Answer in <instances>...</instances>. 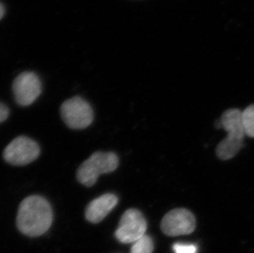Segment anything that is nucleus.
<instances>
[{
  "instance_id": "1",
  "label": "nucleus",
  "mask_w": 254,
  "mask_h": 253,
  "mask_svg": "<svg viewBox=\"0 0 254 253\" xmlns=\"http://www.w3.org/2000/svg\"><path fill=\"white\" fill-rule=\"evenodd\" d=\"M53 221V211L49 201L42 196L33 195L20 204L17 226L29 237H38L48 231Z\"/></svg>"
},
{
  "instance_id": "2",
  "label": "nucleus",
  "mask_w": 254,
  "mask_h": 253,
  "mask_svg": "<svg viewBox=\"0 0 254 253\" xmlns=\"http://www.w3.org/2000/svg\"><path fill=\"white\" fill-rule=\"evenodd\" d=\"M218 123V127H223L227 131V136L216 146V155L221 160H230L240 152L244 144L245 131L242 112L238 109L226 110Z\"/></svg>"
},
{
  "instance_id": "3",
  "label": "nucleus",
  "mask_w": 254,
  "mask_h": 253,
  "mask_svg": "<svg viewBox=\"0 0 254 253\" xmlns=\"http://www.w3.org/2000/svg\"><path fill=\"white\" fill-rule=\"evenodd\" d=\"M119 165V158L114 152L97 151L80 165L77 172V180L86 187H92L99 176L113 172Z\"/></svg>"
},
{
  "instance_id": "4",
  "label": "nucleus",
  "mask_w": 254,
  "mask_h": 253,
  "mask_svg": "<svg viewBox=\"0 0 254 253\" xmlns=\"http://www.w3.org/2000/svg\"><path fill=\"white\" fill-rule=\"evenodd\" d=\"M60 111L64 122L70 128H86L93 121L92 108L79 96H75L63 103Z\"/></svg>"
},
{
  "instance_id": "5",
  "label": "nucleus",
  "mask_w": 254,
  "mask_h": 253,
  "mask_svg": "<svg viewBox=\"0 0 254 253\" xmlns=\"http://www.w3.org/2000/svg\"><path fill=\"white\" fill-rule=\"evenodd\" d=\"M146 229L147 223L142 213L137 209H128L120 219L115 237L122 244H132L146 235Z\"/></svg>"
},
{
  "instance_id": "6",
  "label": "nucleus",
  "mask_w": 254,
  "mask_h": 253,
  "mask_svg": "<svg viewBox=\"0 0 254 253\" xmlns=\"http://www.w3.org/2000/svg\"><path fill=\"white\" fill-rule=\"evenodd\" d=\"M40 155L38 144L27 136H18L10 142L3 151L6 162L15 166H22L33 162Z\"/></svg>"
},
{
  "instance_id": "7",
  "label": "nucleus",
  "mask_w": 254,
  "mask_h": 253,
  "mask_svg": "<svg viewBox=\"0 0 254 253\" xmlns=\"http://www.w3.org/2000/svg\"><path fill=\"white\" fill-rule=\"evenodd\" d=\"M161 229L167 236L188 235L196 229V219L190 210L176 208L166 213L161 220Z\"/></svg>"
},
{
  "instance_id": "8",
  "label": "nucleus",
  "mask_w": 254,
  "mask_h": 253,
  "mask_svg": "<svg viewBox=\"0 0 254 253\" xmlns=\"http://www.w3.org/2000/svg\"><path fill=\"white\" fill-rule=\"evenodd\" d=\"M15 100L21 106L31 105L41 93V82L33 72L20 73L12 83Z\"/></svg>"
},
{
  "instance_id": "9",
  "label": "nucleus",
  "mask_w": 254,
  "mask_h": 253,
  "mask_svg": "<svg viewBox=\"0 0 254 253\" xmlns=\"http://www.w3.org/2000/svg\"><path fill=\"white\" fill-rule=\"evenodd\" d=\"M118 202L117 196L112 193L104 194L94 199L89 203L85 211L86 220L93 224L101 222L116 206Z\"/></svg>"
},
{
  "instance_id": "10",
  "label": "nucleus",
  "mask_w": 254,
  "mask_h": 253,
  "mask_svg": "<svg viewBox=\"0 0 254 253\" xmlns=\"http://www.w3.org/2000/svg\"><path fill=\"white\" fill-rule=\"evenodd\" d=\"M242 122L245 135L254 138V105H249L243 111Z\"/></svg>"
},
{
  "instance_id": "11",
  "label": "nucleus",
  "mask_w": 254,
  "mask_h": 253,
  "mask_svg": "<svg viewBox=\"0 0 254 253\" xmlns=\"http://www.w3.org/2000/svg\"><path fill=\"white\" fill-rule=\"evenodd\" d=\"M153 250V240L148 235H144L139 240L133 243L130 253H152Z\"/></svg>"
},
{
  "instance_id": "12",
  "label": "nucleus",
  "mask_w": 254,
  "mask_h": 253,
  "mask_svg": "<svg viewBox=\"0 0 254 253\" xmlns=\"http://www.w3.org/2000/svg\"><path fill=\"white\" fill-rule=\"evenodd\" d=\"M175 253H197V248L193 244H175L173 246Z\"/></svg>"
},
{
  "instance_id": "13",
  "label": "nucleus",
  "mask_w": 254,
  "mask_h": 253,
  "mask_svg": "<svg viewBox=\"0 0 254 253\" xmlns=\"http://www.w3.org/2000/svg\"><path fill=\"white\" fill-rule=\"evenodd\" d=\"M8 115H9L8 108L3 104L0 103V123H2L7 120Z\"/></svg>"
},
{
  "instance_id": "14",
  "label": "nucleus",
  "mask_w": 254,
  "mask_h": 253,
  "mask_svg": "<svg viewBox=\"0 0 254 253\" xmlns=\"http://www.w3.org/2000/svg\"><path fill=\"white\" fill-rule=\"evenodd\" d=\"M5 8L4 6L2 5V3L0 2V20L2 19V17L4 16Z\"/></svg>"
}]
</instances>
